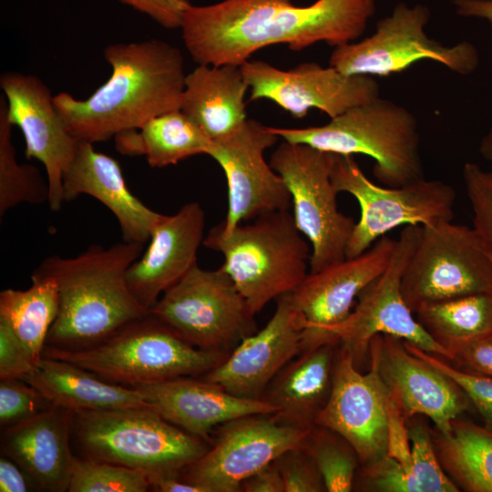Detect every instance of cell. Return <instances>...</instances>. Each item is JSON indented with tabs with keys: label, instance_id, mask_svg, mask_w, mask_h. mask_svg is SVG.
Returning <instances> with one entry per match:
<instances>
[{
	"label": "cell",
	"instance_id": "cell-40",
	"mask_svg": "<svg viewBox=\"0 0 492 492\" xmlns=\"http://www.w3.org/2000/svg\"><path fill=\"white\" fill-rule=\"evenodd\" d=\"M50 404L35 387L19 380H1L0 424L7 427L49 407Z\"/></svg>",
	"mask_w": 492,
	"mask_h": 492
},
{
	"label": "cell",
	"instance_id": "cell-37",
	"mask_svg": "<svg viewBox=\"0 0 492 492\" xmlns=\"http://www.w3.org/2000/svg\"><path fill=\"white\" fill-rule=\"evenodd\" d=\"M403 342L409 352L447 375L462 388L473 407L482 417L484 426L492 432V377L462 370L450 364L448 361L423 351L409 342L404 340Z\"/></svg>",
	"mask_w": 492,
	"mask_h": 492
},
{
	"label": "cell",
	"instance_id": "cell-33",
	"mask_svg": "<svg viewBox=\"0 0 492 492\" xmlns=\"http://www.w3.org/2000/svg\"><path fill=\"white\" fill-rule=\"evenodd\" d=\"M5 97H0V216L23 204L48 203L49 186L37 168L20 164L12 140Z\"/></svg>",
	"mask_w": 492,
	"mask_h": 492
},
{
	"label": "cell",
	"instance_id": "cell-7",
	"mask_svg": "<svg viewBox=\"0 0 492 492\" xmlns=\"http://www.w3.org/2000/svg\"><path fill=\"white\" fill-rule=\"evenodd\" d=\"M229 354L191 345L149 313L93 346L67 350L45 345L42 356L72 363L102 379L133 387L200 377Z\"/></svg>",
	"mask_w": 492,
	"mask_h": 492
},
{
	"label": "cell",
	"instance_id": "cell-32",
	"mask_svg": "<svg viewBox=\"0 0 492 492\" xmlns=\"http://www.w3.org/2000/svg\"><path fill=\"white\" fill-rule=\"evenodd\" d=\"M415 313L424 329L450 353L458 345L492 333V293L425 303Z\"/></svg>",
	"mask_w": 492,
	"mask_h": 492
},
{
	"label": "cell",
	"instance_id": "cell-35",
	"mask_svg": "<svg viewBox=\"0 0 492 492\" xmlns=\"http://www.w3.org/2000/svg\"><path fill=\"white\" fill-rule=\"evenodd\" d=\"M149 489L147 475L139 470L75 456L67 491L146 492Z\"/></svg>",
	"mask_w": 492,
	"mask_h": 492
},
{
	"label": "cell",
	"instance_id": "cell-13",
	"mask_svg": "<svg viewBox=\"0 0 492 492\" xmlns=\"http://www.w3.org/2000/svg\"><path fill=\"white\" fill-rule=\"evenodd\" d=\"M420 231L421 226L404 228L386 269L360 292L350 315L329 333V343H336L348 350L357 367L369 353L371 340L377 334L400 338L446 361L451 358L448 350L436 342L414 317L401 292L402 278Z\"/></svg>",
	"mask_w": 492,
	"mask_h": 492
},
{
	"label": "cell",
	"instance_id": "cell-45",
	"mask_svg": "<svg viewBox=\"0 0 492 492\" xmlns=\"http://www.w3.org/2000/svg\"><path fill=\"white\" fill-rule=\"evenodd\" d=\"M241 491L284 492L280 471L273 461L242 481Z\"/></svg>",
	"mask_w": 492,
	"mask_h": 492
},
{
	"label": "cell",
	"instance_id": "cell-34",
	"mask_svg": "<svg viewBox=\"0 0 492 492\" xmlns=\"http://www.w3.org/2000/svg\"><path fill=\"white\" fill-rule=\"evenodd\" d=\"M314 459L328 492L353 489L359 463L353 446L339 434L328 428L313 426L302 441Z\"/></svg>",
	"mask_w": 492,
	"mask_h": 492
},
{
	"label": "cell",
	"instance_id": "cell-21",
	"mask_svg": "<svg viewBox=\"0 0 492 492\" xmlns=\"http://www.w3.org/2000/svg\"><path fill=\"white\" fill-rule=\"evenodd\" d=\"M302 330L291 292L283 294L277 298L267 324L242 339L220 364L200 378L235 396L261 400L276 374L301 354Z\"/></svg>",
	"mask_w": 492,
	"mask_h": 492
},
{
	"label": "cell",
	"instance_id": "cell-22",
	"mask_svg": "<svg viewBox=\"0 0 492 492\" xmlns=\"http://www.w3.org/2000/svg\"><path fill=\"white\" fill-rule=\"evenodd\" d=\"M204 228L202 207L190 201L175 214L164 215L153 229L147 249L127 272L129 290L149 312L168 289L197 264Z\"/></svg>",
	"mask_w": 492,
	"mask_h": 492
},
{
	"label": "cell",
	"instance_id": "cell-26",
	"mask_svg": "<svg viewBox=\"0 0 492 492\" xmlns=\"http://www.w3.org/2000/svg\"><path fill=\"white\" fill-rule=\"evenodd\" d=\"M336 343L301 353L272 379L261 400L275 408L272 414L282 425L302 429L315 425L332 386Z\"/></svg>",
	"mask_w": 492,
	"mask_h": 492
},
{
	"label": "cell",
	"instance_id": "cell-42",
	"mask_svg": "<svg viewBox=\"0 0 492 492\" xmlns=\"http://www.w3.org/2000/svg\"><path fill=\"white\" fill-rule=\"evenodd\" d=\"M387 456L397 461L405 469L411 482L412 492H415L412 479L413 459L407 419L390 393L388 400Z\"/></svg>",
	"mask_w": 492,
	"mask_h": 492
},
{
	"label": "cell",
	"instance_id": "cell-43",
	"mask_svg": "<svg viewBox=\"0 0 492 492\" xmlns=\"http://www.w3.org/2000/svg\"><path fill=\"white\" fill-rule=\"evenodd\" d=\"M450 354L457 368L492 377V333L451 349Z\"/></svg>",
	"mask_w": 492,
	"mask_h": 492
},
{
	"label": "cell",
	"instance_id": "cell-11",
	"mask_svg": "<svg viewBox=\"0 0 492 492\" xmlns=\"http://www.w3.org/2000/svg\"><path fill=\"white\" fill-rule=\"evenodd\" d=\"M332 181L360 206L346 248V258L367 251L378 239L401 225L430 226L454 218L456 192L441 180L425 179L401 187H381L371 181L352 155H338Z\"/></svg>",
	"mask_w": 492,
	"mask_h": 492
},
{
	"label": "cell",
	"instance_id": "cell-14",
	"mask_svg": "<svg viewBox=\"0 0 492 492\" xmlns=\"http://www.w3.org/2000/svg\"><path fill=\"white\" fill-rule=\"evenodd\" d=\"M309 430L279 424L272 414L231 419L213 430L210 449L180 477L206 492H241L243 480L301 444Z\"/></svg>",
	"mask_w": 492,
	"mask_h": 492
},
{
	"label": "cell",
	"instance_id": "cell-38",
	"mask_svg": "<svg viewBox=\"0 0 492 492\" xmlns=\"http://www.w3.org/2000/svg\"><path fill=\"white\" fill-rule=\"evenodd\" d=\"M465 190L473 212V228L492 259V171L466 162L462 170Z\"/></svg>",
	"mask_w": 492,
	"mask_h": 492
},
{
	"label": "cell",
	"instance_id": "cell-44",
	"mask_svg": "<svg viewBox=\"0 0 492 492\" xmlns=\"http://www.w3.org/2000/svg\"><path fill=\"white\" fill-rule=\"evenodd\" d=\"M146 14L166 28L180 27L181 13L188 0H118Z\"/></svg>",
	"mask_w": 492,
	"mask_h": 492
},
{
	"label": "cell",
	"instance_id": "cell-8",
	"mask_svg": "<svg viewBox=\"0 0 492 492\" xmlns=\"http://www.w3.org/2000/svg\"><path fill=\"white\" fill-rule=\"evenodd\" d=\"M149 313L191 345L230 354L257 330L251 311L230 275L220 267L195 264L168 289Z\"/></svg>",
	"mask_w": 492,
	"mask_h": 492
},
{
	"label": "cell",
	"instance_id": "cell-31",
	"mask_svg": "<svg viewBox=\"0 0 492 492\" xmlns=\"http://www.w3.org/2000/svg\"><path fill=\"white\" fill-rule=\"evenodd\" d=\"M26 290L5 289L0 292V319L30 349L35 359L42 358L47 333L59 311V291L56 279L31 275Z\"/></svg>",
	"mask_w": 492,
	"mask_h": 492
},
{
	"label": "cell",
	"instance_id": "cell-25",
	"mask_svg": "<svg viewBox=\"0 0 492 492\" xmlns=\"http://www.w3.org/2000/svg\"><path fill=\"white\" fill-rule=\"evenodd\" d=\"M81 194L94 197L114 214L124 241L145 244L164 217L131 193L114 158L97 151L93 144L87 142H79L63 177L65 201Z\"/></svg>",
	"mask_w": 492,
	"mask_h": 492
},
{
	"label": "cell",
	"instance_id": "cell-9",
	"mask_svg": "<svg viewBox=\"0 0 492 492\" xmlns=\"http://www.w3.org/2000/svg\"><path fill=\"white\" fill-rule=\"evenodd\" d=\"M430 19L427 5L399 2L390 15L376 22L373 35L335 46L329 66L347 76L387 77L429 59L462 76L476 71L477 47L468 41L445 46L430 38L425 33Z\"/></svg>",
	"mask_w": 492,
	"mask_h": 492
},
{
	"label": "cell",
	"instance_id": "cell-19",
	"mask_svg": "<svg viewBox=\"0 0 492 492\" xmlns=\"http://www.w3.org/2000/svg\"><path fill=\"white\" fill-rule=\"evenodd\" d=\"M0 87L6 100L7 117L25 138L26 157L45 167L49 186L48 205L54 211L64 200L63 177L79 142L68 132L56 108L48 87L37 77L5 71Z\"/></svg>",
	"mask_w": 492,
	"mask_h": 492
},
{
	"label": "cell",
	"instance_id": "cell-47",
	"mask_svg": "<svg viewBox=\"0 0 492 492\" xmlns=\"http://www.w3.org/2000/svg\"><path fill=\"white\" fill-rule=\"evenodd\" d=\"M451 3L458 15L485 20L492 29V0H451Z\"/></svg>",
	"mask_w": 492,
	"mask_h": 492
},
{
	"label": "cell",
	"instance_id": "cell-16",
	"mask_svg": "<svg viewBox=\"0 0 492 492\" xmlns=\"http://www.w3.org/2000/svg\"><path fill=\"white\" fill-rule=\"evenodd\" d=\"M241 68L251 100H272L297 118L310 108L333 118L380 97V86L373 77L347 76L314 62L283 70L262 60H248Z\"/></svg>",
	"mask_w": 492,
	"mask_h": 492
},
{
	"label": "cell",
	"instance_id": "cell-28",
	"mask_svg": "<svg viewBox=\"0 0 492 492\" xmlns=\"http://www.w3.org/2000/svg\"><path fill=\"white\" fill-rule=\"evenodd\" d=\"M24 381L72 412L151 407L137 388L111 383L72 363L42 356Z\"/></svg>",
	"mask_w": 492,
	"mask_h": 492
},
{
	"label": "cell",
	"instance_id": "cell-15",
	"mask_svg": "<svg viewBox=\"0 0 492 492\" xmlns=\"http://www.w3.org/2000/svg\"><path fill=\"white\" fill-rule=\"evenodd\" d=\"M389 391L376 366L362 374L352 354L335 352L328 399L315 425L334 431L354 449L361 467L387 456Z\"/></svg>",
	"mask_w": 492,
	"mask_h": 492
},
{
	"label": "cell",
	"instance_id": "cell-39",
	"mask_svg": "<svg viewBox=\"0 0 492 492\" xmlns=\"http://www.w3.org/2000/svg\"><path fill=\"white\" fill-rule=\"evenodd\" d=\"M282 476L284 492L326 491L322 474L302 442L274 460Z\"/></svg>",
	"mask_w": 492,
	"mask_h": 492
},
{
	"label": "cell",
	"instance_id": "cell-23",
	"mask_svg": "<svg viewBox=\"0 0 492 492\" xmlns=\"http://www.w3.org/2000/svg\"><path fill=\"white\" fill-rule=\"evenodd\" d=\"M200 379L179 377L133 387L167 421L210 445L213 430L227 421L275 413V408L262 400L238 397L217 384Z\"/></svg>",
	"mask_w": 492,
	"mask_h": 492
},
{
	"label": "cell",
	"instance_id": "cell-6",
	"mask_svg": "<svg viewBox=\"0 0 492 492\" xmlns=\"http://www.w3.org/2000/svg\"><path fill=\"white\" fill-rule=\"evenodd\" d=\"M72 433L85 457L145 473L180 477L210 447L152 407L73 412Z\"/></svg>",
	"mask_w": 492,
	"mask_h": 492
},
{
	"label": "cell",
	"instance_id": "cell-2",
	"mask_svg": "<svg viewBox=\"0 0 492 492\" xmlns=\"http://www.w3.org/2000/svg\"><path fill=\"white\" fill-rule=\"evenodd\" d=\"M104 57L111 75L90 97L77 99L67 92L53 97L78 142H102L180 109L186 75L179 48L158 39L118 43L105 47Z\"/></svg>",
	"mask_w": 492,
	"mask_h": 492
},
{
	"label": "cell",
	"instance_id": "cell-30",
	"mask_svg": "<svg viewBox=\"0 0 492 492\" xmlns=\"http://www.w3.org/2000/svg\"><path fill=\"white\" fill-rule=\"evenodd\" d=\"M430 433L443 469L459 490L492 492L491 431L457 417L448 433Z\"/></svg>",
	"mask_w": 492,
	"mask_h": 492
},
{
	"label": "cell",
	"instance_id": "cell-48",
	"mask_svg": "<svg viewBox=\"0 0 492 492\" xmlns=\"http://www.w3.org/2000/svg\"><path fill=\"white\" fill-rule=\"evenodd\" d=\"M150 490L157 492H206L204 488L180 477H158L149 479Z\"/></svg>",
	"mask_w": 492,
	"mask_h": 492
},
{
	"label": "cell",
	"instance_id": "cell-3",
	"mask_svg": "<svg viewBox=\"0 0 492 492\" xmlns=\"http://www.w3.org/2000/svg\"><path fill=\"white\" fill-rule=\"evenodd\" d=\"M143 249L122 241L108 248L92 244L76 257L43 260L32 274L54 277L59 291V311L46 345L87 348L148 315L127 282L128 269Z\"/></svg>",
	"mask_w": 492,
	"mask_h": 492
},
{
	"label": "cell",
	"instance_id": "cell-24",
	"mask_svg": "<svg viewBox=\"0 0 492 492\" xmlns=\"http://www.w3.org/2000/svg\"><path fill=\"white\" fill-rule=\"evenodd\" d=\"M72 427L73 412L51 405L5 427L1 447L41 489L67 491L75 459L69 445Z\"/></svg>",
	"mask_w": 492,
	"mask_h": 492
},
{
	"label": "cell",
	"instance_id": "cell-27",
	"mask_svg": "<svg viewBox=\"0 0 492 492\" xmlns=\"http://www.w3.org/2000/svg\"><path fill=\"white\" fill-rule=\"evenodd\" d=\"M249 86L241 66L199 65L186 75L180 110L212 140L237 131L248 119Z\"/></svg>",
	"mask_w": 492,
	"mask_h": 492
},
{
	"label": "cell",
	"instance_id": "cell-20",
	"mask_svg": "<svg viewBox=\"0 0 492 492\" xmlns=\"http://www.w3.org/2000/svg\"><path fill=\"white\" fill-rule=\"evenodd\" d=\"M369 354L407 420L425 415L446 434L453 420L474 408L455 381L409 352L402 339L377 334L370 342Z\"/></svg>",
	"mask_w": 492,
	"mask_h": 492
},
{
	"label": "cell",
	"instance_id": "cell-18",
	"mask_svg": "<svg viewBox=\"0 0 492 492\" xmlns=\"http://www.w3.org/2000/svg\"><path fill=\"white\" fill-rule=\"evenodd\" d=\"M395 243L384 235L358 256L309 272L291 292L302 329L301 353L329 343L330 331L350 315L360 292L386 269Z\"/></svg>",
	"mask_w": 492,
	"mask_h": 492
},
{
	"label": "cell",
	"instance_id": "cell-29",
	"mask_svg": "<svg viewBox=\"0 0 492 492\" xmlns=\"http://www.w3.org/2000/svg\"><path fill=\"white\" fill-rule=\"evenodd\" d=\"M115 147L127 156H145L152 168L175 165L207 154L212 140L180 109L156 116L139 128L117 135Z\"/></svg>",
	"mask_w": 492,
	"mask_h": 492
},
{
	"label": "cell",
	"instance_id": "cell-10",
	"mask_svg": "<svg viewBox=\"0 0 492 492\" xmlns=\"http://www.w3.org/2000/svg\"><path fill=\"white\" fill-rule=\"evenodd\" d=\"M338 154L286 140L276 148L271 167L282 178L292 197L293 219L311 244L309 272L346 259L354 227L337 207L332 170Z\"/></svg>",
	"mask_w": 492,
	"mask_h": 492
},
{
	"label": "cell",
	"instance_id": "cell-1",
	"mask_svg": "<svg viewBox=\"0 0 492 492\" xmlns=\"http://www.w3.org/2000/svg\"><path fill=\"white\" fill-rule=\"evenodd\" d=\"M375 13V0H223L209 5L188 2L180 28L184 45L199 65L241 66L253 53L275 44L294 51L317 42L338 46L354 42Z\"/></svg>",
	"mask_w": 492,
	"mask_h": 492
},
{
	"label": "cell",
	"instance_id": "cell-46",
	"mask_svg": "<svg viewBox=\"0 0 492 492\" xmlns=\"http://www.w3.org/2000/svg\"><path fill=\"white\" fill-rule=\"evenodd\" d=\"M27 475L12 459L1 457L0 460V491L25 492L28 491Z\"/></svg>",
	"mask_w": 492,
	"mask_h": 492
},
{
	"label": "cell",
	"instance_id": "cell-49",
	"mask_svg": "<svg viewBox=\"0 0 492 492\" xmlns=\"http://www.w3.org/2000/svg\"><path fill=\"white\" fill-rule=\"evenodd\" d=\"M478 151L488 161H492V127L480 140Z\"/></svg>",
	"mask_w": 492,
	"mask_h": 492
},
{
	"label": "cell",
	"instance_id": "cell-36",
	"mask_svg": "<svg viewBox=\"0 0 492 492\" xmlns=\"http://www.w3.org/2000/svg\"><path fill=\"white\" fill-rule=\"evenodd\" d=\"M413 459L415 492H457L458 487L443 469L434 448L430 429L412 417L407 420Z\"/></svg>",
	"mask_w": 492,
	"mask_h": 492
},
{
	"label": "cell",
	"instance_id": "cell-4",
	"mask_svg": "<svg viewBox=\"0 0 492 492\" xmlns=\"http://www.w3.org/2000/svg\"><path fill=\"white\" fill-rule=\"evenodd\" d=\"M203 245L222 254L220 268L255 314L292 292L309 273L312 249L289 210L261 214L227 232L217 224Z\"/></svg>",
	"mask_w": 492,
	"mask_h": 492
},
{
	"label": "cell",
	"instance_id": "cell-41",
	"mask_svg": "<svg viewBox=\"0 0 492 492\" xmlns=\"http://www.w3.org/2000/svg\"><path fill=\"white\" fill-rule=\"evenodd\" d=\"M36 363L30 349L0 319V379L24 380Z\"/></svg>",
	"mask_w": 492,
	"mask_h": 492
},
{
	"label": "cell",
	"instance_id": "cell-12",
	"mask_svg": "<svg viewBox=\"0 0 492 492\" xmlns=\"http://www.w3.org/2000/svg\"><path fill=\"white\" fill-rule=\"evenodd\" d=\"M401 292L414 313L425 303L492 293V259L477 231L452 220L421 226Z\"/></svg>",
	"mask_w": 492,
	"mask_h": 492
},
{
	"label": "cell",
	"instance_id": "cell-5",
	"mask_svg": "<svg viewBox=\"0 0 492 492\" xmlns=\"http://www.w3.org/2000/svg\"><path fill=\"white\" fill-rule=\"evenodd\" d=\"M269 128L291 143L338 155H367L374 159V177L387 187L425 179L415 117L403 106L380 97L346 110L323 126Z\"/></svg>",
	"mask_w": 492,
	"mask_h": 492
},
{
	"label": "cell",
	"instance_id": "cell-17",
	"mask_svg": "<svg viewBox=\"0 0 492 492\" xmlns=\"http://www.w3.org/2000/svg\"><path fill=\"white\" fill-rule=\"evenodd\" d=\"M278 139L269 127L247 119L234 133L212 141L207 155L221 167L228 185V211L219 223L224 231L261 214L291 208L284 180L263 156Z\"/></svg>",
	"mask_w": 492,
	"mask_h": 492
}]
</instances>
